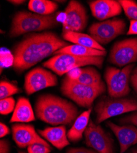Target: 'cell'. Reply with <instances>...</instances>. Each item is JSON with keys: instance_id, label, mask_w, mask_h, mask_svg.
<instances>
[{"instance_id": "16", "label": "cell", "mask_w": 137, "mask_h": 153, "mask_svg": "<svg viewBox=\"0 0 137 153\" xmlns=\"http://www.w3.org/2000/svg\"><path fill=\"white\" fill-rule=\"evenodd\" d=\"M38 132L40 135L58 149H63L70 145L66 127L64 125L57 127H46L43 130L39 129Z\"/></svg>"}, {"instance_id": "20", "label": "cell", "mask_w": 137, "mask_h": 153, "mask_svg": "<svg viewBox=\"0 0 137 153\" xmlns=\"http://www.w3.org/2000/svg\"><path fill=\"white\" fill-rule=\"evenodd\" d=\"M54 54H69L81 57L105 56L106 55V51L99 50L97 49L74 44L70 45L58 50Z\"/></svg>"}, {"instance_id": "14", "label": "cell", "mask_w": 137, "mask_h": 153, "mask_svg": "<svg viewBox=\"0 0 137 153\" xmlns=\"http://www.w3.org/2000/svg\"><path fill=\"white\" fill-rule=\"evenodd\" d=\"M106 125L113 132L120 145V153L125 152L131 146L137 144V128L133 125L119 126L111 121Z\"/></svg>"}, {"instance_id": "9", "label": "cell", "mask_w": 137, "mask_h": 153, "mask_svg": "<svg viewBox=\"0 0 137 153\" xmlns=\"http://www.w3.org/2000/svg\"><path fill=\"white\" fill-rule=\"evenodd\" d=\"M109 61L121 68L137 62V37L116 42L111 50Z\"/></svg>"}, {"instance_id": "6", "label": "cell", "mask_w": 137, "mask_h": 153, "mask_svg": "<svg viewBox=\"0 0 137 153\" xmlns=\"http://www.w3.org/2000/svg\"><path fill=\"white\" fill-rule=\"evenodd\" d=\"M97 124L113 117L137 111V100L130 98L104 97L95 107Z\"/></svg>"}, {"instance_id": "1", "label": "cell", "mask_w": 137, "mask_h": 153, "mask_svg": "<svg viewBox=\"0 0 137 153\" xmlns=\"http://www.w3.org/2000/svg\"><path fill=\"white\" fill-rule=\"evenodd\" d=\"M68 45V42L53 32L29 34L13 48L12 66L15 71L21 73Z\"/></svg>"}, {"instance_id": "23", "label": "cell", "mask_w": 137, "mask_h": 153, "mask_svg": "<svg viewBox=\"0 0 137 153\" xmlns=\"http://www.w3.org/2000/svg\"><path fill=\"white\" fill-rule=\"evenodd\" d=\"M122 9L129 19L137 20V3L133 0H119Z\"/></svg>"}, {"instance_id": "28", "label": "cell", "mask_w": 137, "mask_h": 153, "mask_svg": "<svg viewBox=\"0 0 137 153\" xmlns=\"http://www.w3.org/2000/svg\"><path fill=\"white\" fill-rule=\"evenodd\" d=\"M130 82L132 85V88L134 89L135 91L137 94V67L133 70L131 74Z\"/></svg>"}, {"instance_id": "13", "label": "cell", "mask_w": 137, "mask_h": 153, "mask_svg": "<svg viewBox=\"0 0 137 153\" xmlns=\"http://www.w3.org/2000/svg\"><path fill=\"white\" fill-rule=\"evenodd\" d=\"M12 138L17 145L24 148L34 143L50 145L36 133L34 127L31 124L17 123L12 126Z\"/></svg>"}, {"instance_id": "12", "label": "cell", "mask_w": 137, "mask_h": 153, "mask_svg": "<svg viewBox=\"0 0 137 153\" xmlns=\"http://www.w3.org/2000/svg\"><path fill=\"white\" fill-rule=\"evenodd\" d=\"M84 135L86 145L98 153H113V140L100 125L90 121Z\"/></svg>"}, {"instance_id": "25", "label": "cell", "mask_w": 137, "mask_h": 153, "mask_svg": "<svg viewBox=\"0 0 137 153\" xmlns=\"http://www.w3.org/2000/svg\"><path fill=\"white\" fill-rule=\"evenodd\" d=\"M16 105V101L13 97H9L1 99L0 100V113L3 115H7L14 110Z\"/></svg>"}, {"instance_id": "35", "label": "cell", "mask_w": 137, "mask_h": 153, "mask_svg": "<svg viewBox=\"0 0 137 153\" xmlns=\"http://www.w3.org/2000/svg\"><path fill=\"white\" fill-rule=\"evenodd\" d=\"M20 153H23V152H20Z\"/></svg>"}, {"instance_id": "33", "label": "cell", "mask_w": 137, "mask_h": 153, "mask_svg": "<svg viewBox=\"0 0 137 153\" xmlns=\"http://www.w3.org/2000/svg\"><path fill=\"white\" fill-rule=\"evenodd\" d=\"M8 2L13 3L14 4H20L23 3L24 2H25V1H23V0H10V1H8Z\"/></svg>"}, {"instance_id": "26", "label": "cell", "mask_w": 137, "mask_h": 153, "mask_svg": "<svg viewBox=\"0 0 137 153\" xmlns=\"http://www.w3.org/2000/svg\"><path fill=\"white\" fill-rule=\"evenodd\" d=\"M27 151L28 153H49L51 148L42 143H34L28 147Z\"/></svg>"}, {"instance_id": "22", "label": "cell", "mask_w": 137, "mask_h": 153, "mask_svg": "<svg viewBox=\"0 0 137 153\" xmlns=\"http://www.w3.org/2000/svg\"><path fill=\"white\" fill-rule=\"evenodd\" d=\"M28 6L33 13L42 16L53 14L58 7L55 2L49 0H30Z\"/></svg>"}, {"instance_id": "32", "label": "cell", "mask_w": 137, "mask_h": 153, "mask_svg": "<svg viewBox=\"0 0 137 153\" xmlns=\"http://www.w3.org/2000/svg\"><path fill=\"white\" fill-rule=\"evenodd\" d=\"M10 130L9 127L4 124L1 123H0V137L3 138L6 135L9 134Z\"/></svg>"}, {"instance_id": "29", "label": "cell", "mask_w": 137, "mask_h": 153, "mask_svg": "<svg viewBox=\"0 0 137 153\" xmlns=\"http://www.w3.org/2000/svg\"><path fill=\"white\" fill-rule=\"evenodd\" d=\"M67 153H98L91 149H86L84 148H70L67 152Z\"/></svg>"}, {"instance_id": "30", "label": "cell", "mask_w": 137, "mask_h": 153, "mask_svg": "<svg viewBox=\"0 0 137 153\" xmlns=\"http://www.w3.org/2000/svg\"><path fill=\"white\" fill-rule=\"evenodd\" d=\"M127 35H136L137 34V20L130 21L129 28L127 33Z\"/></svg>"}, {"instance_id": "7", "label": "cell", "mask_w": 137, "mask_h": 153, "mask_svg": "<svg viewBox=\"0 0 137 153\" xmlns=\"http://www.w3.org/2000/svg\"><path fill=\"white\" fill-rule=\"evenodd\" d=\"M134 66L131 64L122 69L115 67H108L106 69L105 79L109 97L122 98L129 94L130 79Z\"/></svg>"}, {"instance_id": "5", "label": "cell", "mask_w": 137, "mask_h": 153, "mask_svg": "<svg viewBox=\"0 0 137 153\" xmlns=\"http://www.w3.org/2000/svg\"><path fill=\"white\" fill-rule=\"evenodd\" d=\"M105 87H94L81 84L68 78L63 80L61 86L62 94L81 107H91L94 100L100 95L105 92Z\"/></svg>"}, {"instance_id": "18", "label": "cell", "mask_w": 137, "mask_h": 153, "mask_svg": "<svg viewBox=\"0 0 137 153\" xmlns=\"http://www.w3.org/2000/svg\"><path fill=\"white\" fill-rule=\"evenodd\" d=\"M92 108L84 111L74 121L71 129L67 133V137L71 142H78L82 138L87 127L89 124Z\"/></svg>"}, {"instance_id": "27", "label": "cell", "mask_w": 137, "mask_h": 153, "mask_svg": "<svg viewBox=\"0 0 137 153\" xmlns=\"http://www.w3.org/2000/svg\"><path fill=\"white\" fill-rule=\"evenodd\" d=\"M119 122L123 124H132L137 127V112H134L130 115L121 118Z\"/></svg>"}, {"instance_id": "2", "label": "cell", "mask_w": 137, "mask_h": 153, "mask_svg": "<svg viewBox=\"0 0 137 153\" xmlns=\"http://www.w3.org/2000/svg\"><path fill=\"white\" fill-rule=\"evenodd\" d=\"M35 111L39 120L54 126L69 125L76 120L78 114L77 108L70 102L52 94L38 98Z\"/></svg>"}, {"instance_id": "3", "label": "cell", "mask_w": 137, "mask_h": 153, "mask_svg": "<svg viewBox=\"0 0 137 153\" xmlns=\"http://www.w3.org/2000/svg\"><path fill=\"white\" fill-rule=\"evenodd\" d=\"M57 25L55 14L42 16L28 11H19L12 19L9 35L15 37L28 33L52 29Z\"/></svg>"}, {"instance_id": "19", "label": "cell", "mask_w": 137, "mask_h": 153, "mask_svg": "<svg viewBox=\"0 0 137 153\" xmlns=\"http://www.w3.org/2000/svg\"><path fill=\"white\" fill-rule=\"evenodd\" d=\"M62 37L65 41L72 42L74 44L99 50L106 51L105 48L102 45L99 44L90 35L88 34L70 31L62 33Z\"/></svg>"}, {"instance_id": "34", "label": "cell", "mask_w": 137, "mask_h": 153, "mask_svg": "<svg viewBox=\"0 0 137 153\" xmlns=\"http://www.w3.org/2000/svg\"><path fill=\"white\" fill-rule=\"evenodd\" d=\"M128 153H137V147L133 148Z\"/></svg>"}, {"instance_id": "8", "label": "cell", "mask_w": 137, "mask_h": 153, "mask_svg": "<svg viewBox=\"0 0 137 153\" xmlns=\"http://www.w3.org/2000/svg\"><path fill=\"white\" fill-rule=\"evenodd\" d=\"M126 31L125 21L119 19L94 23L89 29L90 36L101 45L109 43Z\"/></svg>"}, {"instance_id": "17", "label": "cell", "mask_w": 137, "mask_h": 153, "mask_svg": "<svg viewBox=\"0 0 137 153\" xmlns=\"http://www.w3.org/2000/svg\"><path fill=\"white\" fill-rule=\"evenodd\" d=\"M35 116L30 100L20 97L16 104L10 123H29L35 121Z\"/></svg>"}, {"instance_id": "10", "label": "cell", "mask_w": 137, "mask_h": 153, "mask_svg": "<svg viewBox=\"0 0 137 153\" xmlns=\"http://www.w3.org/2000/svg\"><path fill=\"white\" fill-rule=\"evenodd\" d=\"M63 22V33L67 32L81 33L88 25V16L84 6L79 1L72 0L65 10Z\"/></svg>"}, {"instance_id": "11", "label": "cell", "mask_w": 137, "mask_h": 153, "mask_svg": "<svg viewBox=\"0 0 137 153\" xmlns=\"http://www.w3.org/2000/svg\"><path fill=\"white\" fill-rule=\"evenodd\" d=\"M57 84L56 75L51 71L37 67L29 71L25 76L24 88L28 95Z\"/></svg>"}, {"instance_id": "24", "label": "cell", "mask_w": 137, "mask_h": 153, "mask_svg": "<svg viewBox=\"0 0 137 153\" xmlns=\"http://www.w3.org/2000/svg\"><path fill=\"white\" fill-rule=\"evenodd\" d=\"M19 92V88L7 81H1L0 83V99L9 97Z\"/></svg>"}, {"instance_id": "31", "label": "cell", "mask_w": 137, "mask_h": 153, "mask_svg": "<svg viewBox=\"0 0 137 153\" xmlns=\"http://www.w3.org/2000/svg\"><path fill=\"white\" fill-rule=\"evenodd\" d=\"M0 153H9V144L6 140L1 139L0 142Z\"/></svg>"}, {"instance_id": "4", "label": "cell", "mask_w": 137, "mask_h": 153, "mask_svg": "<svg viewBox=\"0 0 137 153\" xmlns=\"http://www.w3.org/2000/svg\"><path fill=\"white\" fill-rule=\"evenodd\" d=\"M104 56L81 57L69 54H58L43 63V66L61 76L70 71L86 66H95L101 68Z\"/></svg>"}, {"instance_id": "21", "label": "cell", "mask_w": 137, "mask_h": 153, "mask_svg": "<svg viewBox=\"0 0 137 153\" xmlns=\"http://www.w3.org/2000/svg\"><path fill=\"white\" fill-rule=\"evenodd\" d=\"M76 81L81 84L94 87H105L100 74L94 68L87 67L81 69V73Z\"/></svg>"}, {"instance_id": "15", "label": "cell", "mask_w": 137, "mask_h": 153, "mask_svg": "<svg viewBox=\"0 0 137 153\" xmlns=\"http://www.w3.org/2000/svg\"><path fill=\"white\" fill-rule=\"evenodd\" d=\"M89 4L92 16L100 21L118 16L122 12V8L118 1L96 0Z\"/></svg>"}]
</instances>
